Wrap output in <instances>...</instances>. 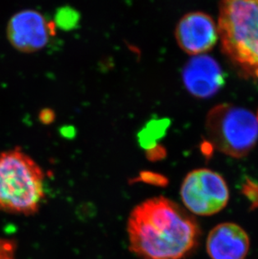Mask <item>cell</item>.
Segmentation results:
<instances>
[{"mask_svg": "<svg viewBox=\"0 0 258 259\" xmlns=\"http://www.w3.org/2000/svg\"><path fill=\"white\" fill-rule=\"evenodd\" d=\"M245 193L251 199L255 205H258V185L248 181L245 186Z\"/></svg>", "mask_w": 258, "mask_h": 259, "instance_id": "obj_11", "label": "cell"}, {"mask_svg": "<svg viewBox=\"0 0 258 259\" xmlns=\"http://www.w3.org/2000/svg\"><path fill=\"white\" fill-rule=\"evenodd\" d=\"M182 77L189 93L200 98L214 96L225 82L224 73L219 64L206 55L190 59L183 69Z\"/></svg>", "mask_w": 258, "mask_h": 259, "instance_id": "obj_8", "label": "cell"}, {"mask_svg": "<svg viewBox=\"0 0 258 259\" xmlns=\"http://www.w3.org/2000/svg\"><path fill=\"white\" fill-rule=\"evenodd\" d=\"M15 252L14 241L0 238V259H15Z\"/></svg>", "mask_w": 258, "mask_h": 259, "instance_id": "obj_10", "label": "cell"}, {"mask_svg": "<svg viewBox=\"0 0 258 259\" xmlns=\"http://www.w3.org/2000/svg\"><path fill=\"white\" fill-rule=\"evenodd\" d=\"M129 248L143 259H181L196 246L200 231L182 208L159 196L137 205L127 221Z\"/></svg>", "mask_w": 258, "mask_h": 259, "instance_id": "obj_1", "label": "cell"}, {"mask_svg": "<svg viewBox=\"0 0 258 259\" xmlns=\"http://www.w3.org/2000/svg\"><path fill=\"white\" fill-rule=\"evenodd\" d=\"M217 29L223 52L258 78V1L222 3Z\"/></svg>", "mask_w": 258, "mask_h": 259, "instance_id": "obj_3", "label": "cell"}, {"mask_svg": "<svg viewBox=\"0 0 258 259\" xmlns=\"http://www.w3.org/2000/svg\"><path fill=\"white\" fill-rule=\"evenodd\" d=\"M206 131L218 150L230 156L241 158L257 142V118L246 108L222 104L214 107L208 114Z\"/></svg>", "mask_w": 258, "mask_h": 259, "instance_id": "obj_4", "label": "cell"}, {"mask_svg": "<svg viewBox=\"0 0 258 259\" xmlns=\"http://www.w3.org/2000/svg\"><path fill=\"white\" fill-rule=\"evenodd\" d=\"M6 34L15 49L23 53H33L47 47L53 34V27L39 11L23 10L10 18Z\"/></svg>", "mask_w": 258, "mask_h": 259, "instance_id": "obj_6", "label": "cell"}, {"mask_svg": "<svg viewBox=\"0 0 258 259\" xmlns=\"http://www.w3.org/2000/svg\"><path fill=\"white\" fill-rule=\"evenodd\" d=\"M256 118H257V121H258V114H257V117H256Z\"/></svg>", "mask_w": 258, "mask_h": 259, "instance_id": "obj_12", "label": "cell"}, {"mask_svg": "<svg viewBox=\"0 0 258 259\" xmlns=\"http://www.w3.org/2000/svg\"><path fill=\"white\" fill-rule=\"evenodd\" d=\"M249 248L248 234L236 223H221L207 237V253L211 259H244Z\"/></svg>", "mask_w": 258, "mask_h": 259, "instance_id": "obj_9", "label": "cell"}, {"mask_svg": "<svg viewBox=\"0 0 258 259\" xmlns=\"http://www.w3.org/2000/svg\"><path fill=\"white\" fill-rule=\"evenodd\" d=\"M181 199L190 212L211 215L220 212L229 201V189L222 176L210 169H195L183 181Z\"/></svg>", "mask_w": 258, "mask_h": 259, "instance_id": "obj_5", "label": "cell"}, {"mask_svg": "<svg viewBox=\"0 0 258 259\" xmlns=\"http://www.w3.org/2000/svg\"><path fill=\"white\" fill-rule=\"evenodd\" d=\"M176 38L184 52L198 56L214 47L218 39V29L209 15L200 12L190 13L178 23Z\"/></svg>", "mask_w": 258, "mask_h": 259, "instance_id": "obj_7", "label": "cell"}, {"mask_svg": "<svg viewBox=\"0 0 258 259\" xmlns=\"http://www.w3.org/2000/svg\"><path fill=\"white\" fill-rule=\"evenodd\" d=\"M45 175L20 148L0 153V210L13 214L37 212L45 198Z\"/></svg>", "mask_w": 258, "mask_h": 259, "instance_id": "obj_2", "label": "cell"}]
</instances>
